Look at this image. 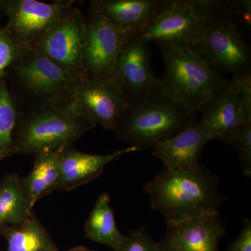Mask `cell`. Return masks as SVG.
<instances>
[{"label":"cell","instance_id":"1","mask_svg":"<svg viewBox=\"0 0 251 251\" xmlns=\"http://www.w3.org/2000/svg\"><path fill=\"white\" fill-rule=\"evenodd\" d=\"M219 177L202 165L191 171L163 168L144 186L150 206L173 224L219 211L227 198L219 188Z\"/></svg>","mask_w":251,"mask_h":251},{"label":"cell","instance_id":"2","mask_svg":"<svg viewBox=\"0 0 251 251\" xmlns=\"http://www.w3.org/2000/svg\"><path fill=\"white\" fill-rule=\"evenodd\" d=\"M6 78L21 112L72 103L79 80L32 49L11 66Z\"/></svg>","mask_w":251,"mask_h":251},{"label":"cell","instance_id":"3","mask_svg":"<svg viewBox=\"0 0 251 251\" xmlns=\"http://www.w3.org/2000/svg\"><path fill=\"white\" fill-rule=\"evenodd\" d=\"M160 47L165 71L156 92L189 113L200 112L228 83L193 50L167 45Z\"/></svg>","mask_w":251,"mask_h":251},{"label":"cell","instance_id":"4","mask_svg":"<svg viewBox=\"0 0 251 251\" xmlns=\"http://www.w3.org/2000/svg\"><path fill=\"white\" fill-rule=\"evenodd\" d=\"M96 127L72 103L21 112L14 137V155L53 152L73 145Z\"/></svg>","mask_w":251,"mask_h":251},{"label":"cell","instance_id":"5","mask_svg":"<svg viewBox=\"0 0 251 251\" xmlns=\"http://www.w3.org/2000/svg\"><path fill=\"white\" fill-rule=\"evenodd\" d=\"M195 117L156 92L130 103L115 132L119 140L130 146L138 150H150L179 133Z\"/></svg>","mask_w":251,"mask_h":251},{"label":"cell","instance_id":"6","mask_svg":"<svg viewBox=\"0 0 251 251\" xmlns=\"http://www.w3.org/2000/svg\"><path fill=\"white\" fill-rule=\"evenodd\" d=\"M232 12L229 1H222L192 49L220 75L245 72L250 64V51Z\"/></svg>","mask_w":251,"mask_h":251},{"label":"cell","instance_id":"7","mask_svg":"<svg viewBox=\"0 0 251 251\" xmlns=\"http://www.w3.org/2000/svg\"><path fill=\"white\" fill-rule=\"evenodd\" d=\"M221 4L214 0H168L152 24L140 36L160 46L192 49Z\"/></svg>","mask_w":251,"mask_h":251},{"label":"cell","instance_id":"8","mask_svg":"<svg viewBox=\"0 0 251 251\" xmlns=\"http://www.w3.org/2000/svg\"><path fill=\"white\" fill-rule=\"evenodd\" d=\"M200 112L211 140L231 145L242 125L251 121L250 71L234 74L232 80L209 99Z\"/></svg>","mask_w":251,"mask_h":251},{"label":"cell","instance_id":"9","mask_svg":"<svg viewBox=\"0 0 251 251\" xmlns=\"http://www.w3.org/2000/svg\"><path fill=\"white\" fill-rule=\"evenodd\" d=\"M72 104L80 116L95 126L113 131L129 105L112 75L77 81Z\"/></svg>","mask_w":251,"mask_h":251},{"label":"cell","instance_id":"10","mask_svg":"<svg viewBox=\"0 0 251 251\" xmlns=\"http://www.w3.org/2000/svg\"><path fill=\"white\" fill-rule=\"evenodd\" d=\"M74 1L49 4L37 0H9L4 28L30 49L57 27L74 7Z\"/></svg>","mask_w":251,"mask_h":251},{"label":"cell","instance_id":"11","mask_svg":"<svg viewBox=\"0 0 251 251\" xmlns=\"http://www.w3.org/2000/svg\"><path fill=\"white\" fill-rule=\"evenodd\" d=\"M133 36L117 29L90 4L83 49L86 77L111 76L117 56Z\"/></svg>","mask_w":251,"mask_h":251},{"label":"cell","instance_id":"12","mask_svg":"<svg viewBox=\"0 0 251 251\" xmlns=\"http://www.w3.org/2000/svg\"><path fill=\"white\" fill-rule=\"evenodd\" d=\"M112 76L129 104L156 92L159 78L151 68L150 42L140 35L130 38L117 56Z\"/></svg>","mask_w":251,"mask_h":251},{"label":"cell","instance_id":"13","mask_svg":"<svg viewBox=\"0 0 251 251\" xmlns=\"http://www.w3.org/2000/svg\"><path fill=\"white\" fill-rule=\"evenodd\" d=\"M85 16L77 8L30 49L45 55L73 76L86 77L84 67Z\"/></svg>","mask_w":251,"mask_h":251},{"label":"cell","instance_id":"14","mask_svg":"<svg viewBox=\"0 0 251 251\" xmlns=\"http://www.w3.org/2000/svg\"><path fill=\"white\" fill-rule=\"evenodd\" d=\"M226 229L219 211L167 224L161 251H218Z\"/></svg>","mask_w":251,"mask_h":251},{"label":"cell","instance_id":"15","mask_svg":"<svg viewBox=\"0 0 251 251\" xmlns=\"http://www.w3.org/2000/svg\"><path fill=\"white\" fill-rule=\"evenodd\" d=\"M210 140L205 125L195 117L179 133L155 145L153 155L162 161L163 168L191 171L201 165L203 149Z\"/></svg>","mask_w":251,"mask_h":251},{"label":"cell","instance_id":"16","mask_svg":"<svg viewBox=\"0 0 251 251\" xmlns=\"http://www.w3.org/2000/svg\"><path fill=\"white\" fill-rule=\"evenodd\" d=\"M136 151V147L130 146L106 154H94L78 151L73 145L68 146L59 155L57 190L70 191L87 184L98 177L110 163Z\"/></svg>","mask_w":251,"mask_h":251},{"label":"cell","instance_id":"17","mask_svg":"<svg viewBox=\"0 0 251 251\" xmlns=\"http://www.w3.org/2000/svg\"><path fill=\"white\" fill-rule=\"evenodd\" d=\"M168 0H93L90 4L117 29L141 35L168 4Z\"/></svg>","mask_w":251,"mask_h":251},{"label":"cell","instance_id":"18","mask_svg":"<svg viewBox=\"0 0 251 251\" xmlns=\"http://www.w3.org/2000/svg\"><path fill=\"white\" fill-rule=\"evenodd\" d=\"M8 251H60L34 213L21 222L0 227Z\"/></svg>","mask_w":251,"mask_h":251},{"label":"cell","instance_id":"19","mask_svg":"<svg viewBox=\"0 0 251 251\" xmlns=\"http://www.w3.org/2000/svg\"><path fill=\"white\" fill-rule=\"evenodd\" d=\"M64 149L35 156L30 173L22 178L23 188L31 211L39 200L57 190L59 155Z\"/></svg>","mask_w":251,"mask_h":251},{"label":"cell","instance_id":"20","mask_svg":"<svg viewBox=\"0 0 251 251\" xmlns=\"http://www.w3.org/2000/svg\"><path fill=\"white\" fill-rule=\"evenodd\" d=\"M87 237L115 250L125 240L126 236L117 227L110 195L103 193L99 196L85 225Z\"/></svg>","mask_w":251,"mask_h":251},{"label":"cell","instance_id":"21","mask_svg":"<svg viewBox=\"0 0 251 251\" xmlns=\"http://www.w3.org/2000/svg\"><path fill=\"white\" fill-rule=\"evenodd\" d=\"M31 212L22 178L17 175H5L0 180V227L18 224Z\"/></svg>","mask_w":251,"mask_h":251},{"label":"cell","instance_id":"22","mask_svg":"<svg viewBox=\"0 0 251 251\" xmlns=\"http://www.w3.org/2000/svg\"><path fill=\"white\" fill-rule=\"evenodd\" d=\"M21 110L6 77L0 80V160L14 155V137Z\"/></svg>","mask_w":251,"mask_h":251},{"label":"cell","instance_id":"23","mask_svg":"<svg viewBox=\"0 0 251 251\" xmlns=\"http://www.w3.org/2000/svg\"><path fill=\"white\" fill-rule=\"evenodd\" d=\"M27 49L0 25V80Z\"/></svg>","mask_w":251,"mask_h":251},{"label":"cell","instance_id":"24","mask_svg":"<svg viewBox=\"0 0 251 251\" xmlns=\"http://www.w3.org/2000/svg\"><path fill=\"white\" fill-rule=\"evenodd\" d=\"M235 149L242 165V171L246 177L251 176V121L247 122L239 128L231 144Z\"/></svg>","mask_w":251,"mask_h":251},{"label":"cell","instance_id":"25","mask_svg":"<svg viewBox=\"0 0 251 251\" xmlns=\"http://www.w3.org/2000/svg\"><path fill=\"white\" fill-rule=\"evenodd\" d=\"M114 251H161L144 227H140L126 236L125 240Z\"/></svg>","mask_w":251,"mask_h":251},{"label":"cell","instance_id":"26","mask_svg":"<svg viewBox=\"0 0 251 251\" xmlns=\"http://www.w3.org/2000/svg\"><path fill=\"white\" fill-rule=\"evenodd\" d=\"M228 251H251V221L246 218L242 230L228 248Z\"/></svg>","mask_w":251,"mask_h":251},{"label":"cell","instance_id":"27","mask_svg":"<svg viewBox=\"0 0 251 251\" xmlns=\"http://www.w3.org/2000/svg\"><path fill=\"white\" fill-rule=\"evenodd\" d=\"M232 11L235 10L240 15L242 21L248 27L251 26V0H241V1H229Z\"/></svg>","mask_w":251,"mask_h":251},{"label":"cell","instance_id":"28","mask_svg":"<svg viewBox=\"0 0 251 251\" xmlns=\"http://www.w3.org/2000/svg\"><path fill=\"white\" fill-rule=\"evenodd\" d=\"M9 0H0V20L4 16H6Z\"/></svg>","mask_w":251,"mask_h":251},{"label":"cell","instance_id":"29","mask_svg":"<svg viewBox=\"0 0 251 251\" xmlns=\"http://www.w3.org/2000/svg\"><path fill=\"white\" fill-rule=\"evenodd\" d=\"M67 251H94L90 250V249H87V248L84 247H77L73 248V249H69Z\"/></svg>","mask_w":251,"mask_h":251}]
</instances>
